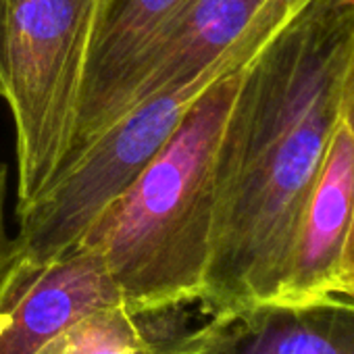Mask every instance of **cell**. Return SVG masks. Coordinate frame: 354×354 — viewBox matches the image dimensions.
<instances>
[{"mask_svg":"<svg viewBox=\"0 0 354 354\" xmlns=\"http://www.w3.org/2000/svg\"><path fill=\"white\" fill-rule=\"evenodd\" d=\"M352 34L354 0H313L244 65L219 150L205 315L275 302L337 121Z\"/></svg>","mask_w":354,"mask_h":354,"instance_id":"obj_1","label":"cell"},{"mask_svg":"<svg viewBox=\"0 0 354 354\" xmlns=\"http://www.w3.org/2000/svg\"><path fill=\"white\" fill-rule=\"evenodd\" d=\"M242 69L219 75L196 98L136 182L77 244L104 261L133 310L198 306L203 298L217 215L219 150Z\"/></svg>","mask_w":354,"mask_h":354,"instance_id":"obj_2","label":"cell"},{"mask_svg":"<svg viewBox=\"0 0 354 354\" xmlns=\"http://www.w3.org/2000/svg\"><path fill=\"white\" fill-rule=\"evenodd\" d=\"M100 7L102 0H0V98L15 127L17 209L71 152Z\"/></svg>","mask_w":354,"mask_h":354,"instance_id":"obj_3","label":"cell"},{"mask_svg":"<svg viewBox=\"0 0 354 354\" xmlns=\"http://www.w3.org/2000/svg\"><path fill=\"white\" fill-rule=\"evenodd\" d=\"M223 73L230 71H211L150 94L69 154L53 180L15 211L19 230L9 267H38L75 248L175 133L196 98Z\"/></svg>","mask_w":354,"mask_h":354,"instance_id":"obj_4","label":"cell"},{"mask_svg":"<svg viewBox=\"0 0 354 354\" xmlns=\"http://www.w3.org/2000/svg\"><path fill=\"white\" fill-rule=\"evenodd\" d=\"M125 304L104 261L86 246L0 279V354H38L92 310Z\"/></svg>","mask_w":354,"mask_h":354,"instance_id":"obj_5","label":"cell"},{"mask_svg":"<svg viewBox=\"0 0 354 354\" xmlns=\"http://www.w3.org/2000/svg\"><path fill=\"white\" fill-rule=\"evenodd\" d=\"M352 225L354 138L337 115L298 215L275 304H304L337 294Z\"/></svg>","mask_w":354,"mask_h":354,"instance_id":"obj_6","label":"cell"},{"mask_svg":"<svg viewBox=\"0 0 354 354\" xmlns=\"http://www.w3.org/2000/svg\"><path fill=\"white\" fill-rule=\"evenodd\" d=\"M194 0H102L88 59L71 152L113 125L127 106L140 67Z\"/></svg>","mask_w":354,"mask_h":354,"instance_id":"obj_7","label":"cell"},{"mask_svg":"<svg viewBox=\"0 0 354 354\" xmlns=\"http://www.w3.org/2000/svg\"><path fill=\"white\" fill-rule=\"evenodd\" d=\"M267 0H194L138 71L125 113L165 88L211 71L242 69L248 59L236 46Z\"/></svg>","mask_w":354,"mask_h":354,"instance_id":"obj_8","label":"cell"},{"mask_svg":"<svg viewBox=\"0 0 354 354\" xmlns=\"http://www.w3.org/2000/svg\"><path fill=\"white\" fill-rule=\"evenodd\" d=\"M205 354H354V296L254 306L230 317Z\"/></svg>","mask_w":354,"mask_h":354,"instance_id":"obj_9","label":"cell"},{"mask_svg":"<svg viewBox=\"0 0 354 354\" xmlns=\"http://www.w3.org/2000/svg\"><path fill=\"white\" fill-rule=\"evenodd\" d=\"M188 306L140 313L113 304L82 317L38 354H205L230 317H211L184 327Z\"/></svg>","mask_w":354,"mask_h":354,"instance_id":"obj_10","label":"cell"},{"mask_svg":"<svg viewBox=\"0 0 354 354\" xmlns=\"http://www.w3.org/2000/svg\"><path fill=\"white\" fill-rule=\"evenodd\" d=\"M313 0H267L240 42L252 55H257L288 21H292Z\"/></svg>","mask_w":354,"mask_h":354,"instance_id":"obj_11","label":"cell"},{"mask_svg":"<svg viewBox=\"0 0 354 354\" xmlns=\"http://www.w3.org/2000/svg\"><path fill=\"white\" fill-rule=\"evenodd\" d=\"M337 115L346 123V127L350 129V133L354 138V34H352L350 46H348V57H346V65L342 71ZM337 294L354 296V225H352V234H350V240L346 246V257H344V265H342Z\"/></svg>","mask_w":354,"mask_h":354,"instance_id":"obj_12","label":"cell"},{"mask_svg":"<svg viewBox=\"0 0 354 354\" xmlns=\"http://www.w3.org/2000/svg\"><path fill=\"white\" fill-rule=\"evenodd\" d=\"M7 196H9V167L0 162V279H3L11 257H13V236L7 227Z\"/></svg>","mask_w":354,"mask_h":354,"instance_id":"obj_13","label":"cell"}]
</instances>
